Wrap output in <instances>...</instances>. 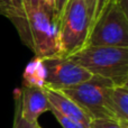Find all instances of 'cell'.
Wrapping results in <instances>:
<instances>
[{
    "instance_id": "16",
    "label": "cell",
    "mask_w": 128,
    "mask_h": 128,
    "mask_svg": "<svg viewBox=\"0 0 128 128\" xmlns=\"http://www.w3.org/2000/svg\"><path fill=\"white\" fill-rule=\"evenodd\" d=\"M114 1L120 7V9L124 12H126L128 15V0H114Z\"/></svg>"
},
{
    "instance_id": "5",
    "label": "cell",
    "mask_w": 128,
    "mask_h": 128,
    "mask_svg": "<svg viewBox=\"0 0 128 128\" xmlns=\"http://www.w3.org/2000/svg\"><path fill=\"white\" fill-rule=\"evenodd\" d=\"M114 86L110 80L92 75L88 81L61 91L79 104L91 120L102 118L115 119L109 107V94Z\"/></svg>"
},
{
    "instance_id": "3",
    "label": "cell",
    "mask_w": 128,
    "mask_h": 128,
    "mask_svg": "<svg viewBox=\"0 0 128 128\" xmlns=\"http://www.w3.org/2000/svg\"><path fill=\"white\" fill-rule=\"evenodd\" d=\"M91 20L84 0H68L58 30V56L70 58L88 45Z\"/></svg>"
},
{
    "instance_id": "11",
    "label": "cell",
    "mask_w": 128,
    "mask_h": 128,
    "mask_svg": "<svg viewBox=\"0 0 128 128\" xmlns=\"http://www.w3.org/2000/svg\"><path fill=\"white\" fill-rule=\"evenodd\" d=\"M40 124L38 122H29L22 118L20 114V107H19V100L18 96L15 91V115H14V122L12 128H38Z\"/></svg>"
},
{
    "instance_id": "14",
    "label": "cell",
    "mask_w": 128,
    "mask_h": 128,
    "mask_svg": "<svg viewBox=\"0 0 128 128\" xmlns=\"http://www.w3.org/2000/svg\"><path fill=\"white\" fill-rule=\"evenodd\" d=\"M50 111L53 114L54 117L56 118V120L60 122V125L63 128H89V127L84 126V125H81V124H79V122H73V120H71L70 118H68V117H65V116L58 114V111L54 110L52 107H51V110Z\"/></svg>"
},
{
    "instance_id": "7",
    "label": "cell",
    "mask_w": 128,
    "mask_h": 128,
    "mask_svg": "<svg viewBox=\"0 0 128 128\" xmlns=\"http://www.w3.org/2000/svg\"><path fill=\"white\" fill-rule=\"evenodd\" d=\"M22 118L29 122H38V118L44 112L51 110V104L44 88L24 86L16 90Z\"/></svg>"
},
{
    "instance_id": "19",
    "label": "cell",
    "mask_w": 128,
    "mask_h": 128,
    "mask_svg": "<svg viewBox=\"0 0 128 128\" xmlns=\"http://www.w3.org/2000/svg\"><path fill=\"white\" fill-rule=\"evenodd\" d=\"M38 128H42V127H40H40H38Z\"/></svg>"
},
{
    "instance_id": "15",
    "label": "cell",
    "mask_w": 128,
    "mask_h": 128,
    "mask_svg": "<svg viewBox=\"0 0 128 128\" xmlns=\"http://www.w3.org/2000/svg\"><path fill=\"white\" fill-rule=\"evenodd\" d=\"M68 0H56L55 2V11H56V16H58V19L60 22L61 17H62V14L64 11L66 4H68Z\"/></svg>"
},
{
    "instance_id": "18",
    "label": "cell",
    "mask_w": 128,
    "mask_h": 128,
    "mask_svg": "<svg viewBox=\"0 0 128 128\" xmlns=\"http://www.w3.org/2000/svg\"><path fill=\"white\" fill-rule=\"evenodd\" d=\"M43 2H44V6L47 7L50 10L55 11V2H56V0H43Z\"/></svg>"
},
{
    "instance_id": "12",
    "label": "cell",
    "mask_w": 128,
    "mask_h": 128,
    "mask_svg": "<svg viewBox=\"0 0 128 128\" xmlns=\"http://www.w3.org/2000/svg\"><path fill=\"white\" fill-rule=\"evenodd\" d=\"M84 1L86 4V7H88L89 16H90L91 20V27H92V25L98 19L104 4H106V0H84Z\"/></svg>"
},
{
    "instance_id": "4",
    "label": "cell",
    "mask_w": 128,
    "mask_h": 128,
    "mask_svg": "<svg viewBox=\"0 0 128 128\" xmlns=\"http://www.w3.org/2000/svg\"><path fill=\"white\" fill-rule=\"evenodd\" d=\"M86 46L128 48V15L114 0H108L92 25Z\"/></svg>"
},
{
    "instance_id": "6",
    "label": "cell",
    "mask_w": 128,
    "mask_h": 128,
    "mask_svg": "<svg viewBox=\"0 0 128 128\" xmlns=\"http://www.w3.org/2000/svg\"><path fill=\"white\" fill-rule=\"evenodd\" d=\"M45 70V86L64 90L88 81L92 74L70 58L52 56L42 58ZM44 86V88H45Z\"/></svg>"
},
{
    "instance_id": "1",
    "label": "cell",
    "mask_w": 128,
    "mask_h": 128,
    "mask_svg": "<svg viewBox=\"0 0 128 128\" xmlns=\"http://www.w3.org/2000/svg\"><path fill=\"white\" fill-rule=\"evenodd\" d=\"M0 14L11 22L35 58L58 56L60 22L55 11L44 4L32 7L22 0H0Z\"/></svg>"
},
{
    "instance_id": "9",
    "label": "cell",
    "mask_w": 128,
    "mask_h": 128,
    "mask_svg": "<svg viewBox=\"0 0 128 128\" xmlns=\"http://www.w3.org/2000/svg\"><path fill=\"white\" fill-rule=\"evenodd\" d=\"M109 107L117 122L128 125V83L112 86L109 94Z\"/></svg>"
},
{
    "instance_id": "17",
    "label": "cell",
    "mask_w": 128,
    "mask_h": 128,
    "mask_svg": "<svg viewBox=\"0 0 128 128\" xmlns=\"http://www.w3.org/2000/svg\"><path fill=\"white\" fill-rule=\"evenodd\" d=\"M22 1L25 2V4H29V6H32V7H38V6L44 4L43 0H22Z\"/></svg>"
},
{
    "instance_id": "20",
    "label": "cell",
    "mask_w": 128,
    "mask_h": 128,
    "mask_svg": "<svg viewBox=\"0 0 128 128\" xmlns=\"http://www.w3.org/2000/svg\"><path fill=\"white\" fill-rule=\"evenodd\" d=\"M107 1H108V0H106V2H107Z\"/></svg>"
},
{
    "instance_id": "2",
    "label": "cell",
    "mask_w": 128,
    "mask_h": 128,
    "mask_svg": "<svg viewBox=\"0 0 128 128\" xmlns=\"http://www.w3.org/2000/svg\"><path fill=\"white\" fill-rule=\"evenodd\" d=\"M92 75L110 80L115 86L128 83V48L86 46L70 56Z\"/></svg>"
},
{
    "instance_id": "13",
    "label": "cell",
    "mask_w": 128,
    "mask_h": 128,
    "mask_svg": "<svg viewBox=\"0 0 128 128\" xmlns=\"http://www.w3.org/2000/svg\"><path fill=\"white\" fill-rule=\"evenodd\" d=\"M89 128H128V125L120 124L115 119L102 118V119H92Z\"/></svg>"
},
{
    "instance_id": "10",
    "label": "cell",
    "mask_w": 128,
    "mask_h": 128,
    "mask_svg": "<svg viewBox=\"0 0 128 128\" xmlns=\"http://www.w3.org/2000/svg\"><path fill=\"white\" fill-rule=\"evenodd\" d=\"M22 86L35 88L45 86V70L42 58H34L27 64L22 74Z\"/></svg>"
},
{
    "instance_id": "8",
    "label": "cell",
    "mask_w": 128,
    "mask_h": 128,
    "mask_svg": "<svg viewBox=\"0 0 128 128\" xmlns=\"http://www.w3.org/2000/svg\"><path fill=\"white\" fill-rule=\"evenodd\" d=\"M44 90L50 104L54 110H56L58 114L65 116V117L70 118L73 122H76L86 127L90 126L91 118L71 98H68L60 90H54V89H50L46 86L44 88Z\"/></svg>"
}]
</instances>
